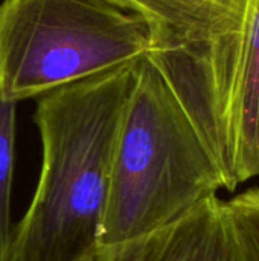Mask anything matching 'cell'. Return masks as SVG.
<instances>
[{
  "mask_svg": "<svg viewBox=\"0 0 259 261\" xmlns=\"http://www.w3.org/2000/svg\"><path fill=\"white\" fill-rule=\"evenodd\" d=\"M221 188V173L192 121L143 57L118 135L99 248L154 234Z\"/></svg>",
  "mask_w": 259,
  "mask_h": 261,
  "instance_id": "3",
  "label": "cell"
},
{
  "mask_svg": "<svg viewBox=\"0 0 259 261\" xmlns=\"http://www.w3.org/2000/svg\"><path fill=\"white\" fill-rule=\"evenodd\" d=\"M15 107L17 102L0 99V260L8 252L14 231L11 226V185L14 170Z\"/></svg>",
  "mask_w": 259,
  "mask_h": 261,
  "instance_id": "6",
  "label": "cell"
},
{
  "mask_svg": "<svg viewBox=\"0 0 259 261\" xmlns=\"http://www.w3.org/2000/svg\"><path fill=\"white\" fill-rule=\"evenodd\" d=\"M153 28L113 0H3L0 99L18 102L134 64Z\"/></svg>",
  "mask_w": 259,
  "mask_h": 261,
  "instance_id": "4",
  "label": "cell"
},
{
  "mask_svg": "<svg viewBox=\"0 0 259 261\" xmlns=\"http://www.w3.org/2000/svg\"><path fill=\"white\" fill-rule=\"evenodd\" d=\"M148 57L217 164L226 190L259 176V0H188L153 29Z\"/></svg>",
  "mask_w": 259,
  "mask_h": 261,
  "instance_id": "2",
  "label": "cell"
},
{
  "mask_svg": "<svg viewBox=\"0 0 259 261\" xmlns=\"http://www.w3.org/2000/svg\"><path fill=\"white\" fill-rule=\"evenodd\" d=\"M119 6L143 17L153 29L163 26L188 0H113Z\"/></svg>",
  "mask_w": 259,
  "mask_h": 261,
  "instance_id": "8",
  "label": "cell"
},
{
  "mask_svg": "<svg viewBox=\"0 0 259 261\" xmlns=\"http://www.w3.org/2000/svg\"><path fill=\"white\" fill-rule=\"evenodd\" d=\"M87 261H243L226 202L206 199L180 220L137 240L101 246Z\"/></svg>",
  "mask_w": 259,
  "mask_h": 261,
  "instance_id": "5",
  "label": "cell"
},
{
  "mask_svg": "<svg viewBox=\"0 0 259 261\" xmlns=\"http://www.w3.org/2000/svg\"><path fill=\"white\" fill-rule=\"evenodd\" d=\"M226 210L243 261H259V188L227 200Z\"/></svg>",
  "mask_w": 259,
  "mask_h": 261,
  "instance_id": "7",
  "label": "cell"
},
{
  "mask_svg": "<svg viewBox=\"0 0 259 261\" xmlns=\"http://www.w3.org/2000/svg\"><path fill=\"white\" fill-rule=\"evenodd\" d=\"M134 64L40 96L43 164L31 206L0 261H87L98 249Z\"/></svg>",
  "mask_w": 259,
  "mask_h": 261,
  "instance_id": "1",
  "label": "cell"
}]
</instances>
